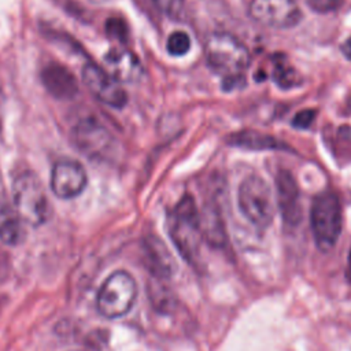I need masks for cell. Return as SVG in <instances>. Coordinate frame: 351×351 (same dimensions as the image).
Here are the masks:
<instances>
[{"mask_svg": "<svg viewBox=\"0 0 351 351\" xmlns=\"http://www.w3.org/2000/svg\"><path fill=\"white\" fill-rule=\"evenodd\" d=\"M207 64L223 80L241 78L251 63L248 48L233 34L217 32L207 37L204 44Z\"/></svg>", "mask_w": 351, "mask_h": 351, "instance_id": "6da1fadb", "label": "cell"}, {"mask_svg": "<svg viewBox=\"0 0 351 351\" xmlns=\"http://www.w3.org/2000/svg\"><path fill=\"white\" fill-rule=\"evenodd\" d=\"M169 234L173 244L189 263L195 265L202 239L200 211L192 196L185 195L173 208L169 218Z\"/></svg>", "mask_w": 351, "mask_h": 351, "instance_id": "7a4b0ae2", "label": "cell"}, {"mask_svg": "<svg viewBox=\"0 0 351 351\" xmlns=\"http://www.w3.org/2000/svg\"><path fill=\"white\" fill-rule=\"evenodd\" d=\"M12 204L18 215L30 226H41L51 217L45 188L33 171H21L12 182Z\"/></svg>", "mask_w": 351, "mask_h": 351, "instance_id": "3957f363", "label": "cell"}, {"mask_svg": "<svg viewBox=\"0 0 351 351\" xmlns=\"http://www.w3.org/2000/svg\"><path fill=\"white\" fill-rule=\"evenodd\" d=\"M311 233L317 248L329 252L335 248L343 228V210L340 199L333 192H321L310 208Z\"/></svg>", "mask_w": 351, "mask_h": 351, "instance_id": "277c9868", "label": "cell"}, {"mask_svg": "<svg viewBox=\"0 0 351 351\" xmlns=\"http://www.w3.org/2000/svg\"><path fill=\"white\" fill-rule=\"evenodd\" d=\"M239 210L255 228L263 230L271 225L276 215V202L267 182L256 174L245 177L237 192Z\"/></svg>", "mask_w": 351, "mask_h": 351, "instance_id": "5b68a950", "label": "cell"}, {"mask_svg": "<svg viewBox=\"0 0 351 351\" xmlns=\"http://www.w3.org/2000/svg\"><path fill=\"white\" fill-rule=\"evenodd\" d=\"M136 298L137 284L132 274L125 270H117L101 284L97 292L96 306L103 317L115 319L126 315L132 310Z\"/></svg>", "mask_w": 351, "mask_h": 351, "instance_id": "8992f818", "label": "cell"}, {"mask_svg": "<svg viewBox=\"0 0 351 351\" xmlns=\"http://www.w3.org/2000/svg\"><path fill=\"white\" fill-rule=\"evenodd\" d=\"M77 149L92 160H107L115 151V140L110 130L96 118H81L71 130Z\"/></svg>", "mask_w": 351, "mask_h": 351, "instance_id": "52a82bcc", "label": "cell"}, {"mask_svg": "<svg viewBox=\"0 0 351 351\" xmlns=\"http://www.w3.org/2000/svg\"><path fill=\"white\" fill-rule=\"evenodd\" d=\"M250 18L266 27L291 29L302 19L296 0H247Z\"/></svg>", "mask_w": 351, "mask_h": 351, "instance_id": "ba28073f", "label": "cell"}, {"mask_svg": "<svg viewBox=\"0 0 351 351\" xmlns=\"http://www.w3.org/2000/svg\"><path fill=\"white\" fill-rule=\"evenodd\" d=\"M82 81L89 92L103 104L112 108H122L128 103V95L114 77L95 63L82 67Z\"/></svg>", "mask_w": 351, "mask_h": 351, "instance_id": "9c48e42d", "label": "cell"}, {"mask_svg": "<svg viewBox=\"0 0 351 351\" xmlns=\"http://www.w3.org/2000/svg\"><path fill=\"white\" fill-rule=\"evenodd\" d=\"M88 184L84 166L74 159H59L51 170L49 185L59 199H73L82 193Z\"/></svg>", "mask_w": 351, "mask_h": 351, "instance_id": "30bf717a", "label": "cell"}, {"mask_svg": "<svg viewBox=\"0 0 351 351\" xmlns=\"http://www.w3.org/2000/svg\"><path fill=\"white\" fill-rule=\"evenodd\" d=\"M277 207L282 221L289 226H296L302 219L300 192L295 177L288 170H280L276 176Z\"/></svg>", "mask_w": 351, "mask_h": 351, "instance_id": "8fae6325", "label": "cell"}, {"mask_svg": "<svg viewBox=\"0 0 351 351\" xmlns=\"http://www.w3.org/2000/svg\"><path fill=\"white\" fill-rule=\"evenodd\" d=\"M106 71L118 82H137L143 77V64L140 59L129 49L115 47L103 58Z\"/></svg>", "mask_w": 351, "mask_h": 351, "instance_id": "7c38bea8", "label": "cell"}, {"mask_svg": "<svg viewBox=\"0 0 351 351\" xmlns=\"http://www.w3.org/2000/svg\"><path fill=\"white\" fill-rule=\"evenodd\" d=\"M144 255L147 267L154 278L165 281L174 274L177 269L176 259L160 239L148 237L144 241Z\"/></svg>", "mask_w": 351, "mask_h": 351, "instance_id": "4fadbf2b", "label": "cell"}, {"mask_svg": "<svg viewBox=\"0 0 351 351\" xmlns=\"http://www.w3.org/2000/svg\"><path fill=\"white\" fill-rule=\"evenodd\" d=\"M44 88L56 99H71L78 92V84L74 74L60 63H48L41 70Z\"/></svg>", "mask_w": 351, "mask_h": 351, "instance_id": "5bb4252c", "label": "cell"}, {"mask_svg": "<svg viewBox=\"0 0 351 351\" xmlns=\"http://www.w3.org/2000/svg\"><path fill=\"white\" fill-rule=\"evenodd\" d=\"M23 239V221L14 208V204L0 193V241L5 245H18Z\"/></svg>", "mask_w": 351, "mask_h": 351, "instance_id": "9a60e30c", "label": "cell"}, {"mask_svg": "<svg viewBox=\"0 0 351 351\" xmlns=\"http://www.w3.org/2000/svg\"><path fill=\"white\" fill-rule=\"evenodd\" d=\"M228 143L234 147L252 151H291L289 145L281 140H277L274 136L256 132V130H240L232 133L228 137Z\"/></svg>", "mask_w": 351, "mask_h": 351, "instance_id": "2e32d148", "label": "cell"}, {"mask_svg": "<svg viewBox=\"0 0 351 351\" xmlns=\"http://www.w3.org/2000/svg\"><path fill=\"white\" fill-rule=\"evenodd\" d=\"M202 239L211 247L222 248L226 244V229L222 215L215 204H206L200 211Z\"/></svg>", "mask_w": 351, "mask_h": 351, "instance_id": "e0dca14e", "label": "cell"}, {"mask_svg": "<svg viewBox=\"0 0 351 351\" xmlns=\"http://www.w3.org/2000/svg\"><path fill=\"white\" fill-rule=\"evenodd\" d=\"M273 80L281 89H292L302 84L299 71L281 55L273 62Z\"/></svg>", "mask_w": 351, "mask_h": 351, "instance_id": "ac0fdd59", "label": "cell"}, {"mask_svg": "<svg viewBox=\"0 0 351 351\" xmlns=\"http://www.w3.org/2000/svg\"><path fill=\"white\" fill-rule=\"evenodd\" d=\"M166 48L170 55L182 56L191 49V37L182 30H176L169 36Z\"/></svg>", "mask_w": 351, "mask_h": 351, "instance_id": "d6986e66", "label": "cell"}, {"mask_svg": "<svg viewBox=\"0 0 351 351\" xmlns=\"http://www.w3.org/2000/svg\"><path fill=\"white\" fill-rule=\"evenodd\" d=\"M151 300L155 307L160 311H170L173 307V296L165 287H159V284H151Z\"/></svg>", "mask_w": 351, "mask_h": 351, "instance_id": "ffe728a7", "label": "cell"}, {"mask_svg": "<svg viewBox=\"0 0 351 351\" xmlns=\"http://www.w3.org/2000/svg\"><path fill=\"white\" fill-rule=\"evenodd\" d=\"M106 33L110 38L125 43L128 37V26L121 18H110L106 22Z\"/></svg>", "mask_w": 351, "mask_h": 351, "instance_id": "44dd1931", "label": "cell"}, {"mask_svg": "<svg viewBox=\"0 0 351 351\" xmlns=\"http://www.w3.org/2000/svg\"><path fill=\"white\" fill-rule=\"evenodd\" d=\"M152 3L166 16L177 18L182 12L185 0H152Z\"/></svg>", "mask_w": 351, "mask_h": 351, "instance_id": "7402d4cb", "label": "cell"}, {"mask_svg": "<svg viewBox=\"0 0 351 351\" xmlns=\"http://www.w3.org/2000/svg\"><path fill=\"white\" fill-rule=\"evenodd\" d=\"M317 118V110L314 108H304L299 112H296V115L292 119V126L295 129H308L313 122Z\"/></svg>", "mask_w": 351, "mask_h": 351, "instance_id": "603a6c76", "label": "cell"}, {"mask_svg": "<svg viewBox=\"0 0 351 351\" xmlns=\"http://www.w3.org/2000/svg\"><path fill=\"white\" fill-rule=\"evenodd\" d=\"M344 0H307V4L311 10L319 14L333 12L343 5Z\"/></svg>", "mask_w": 351, "mask_h": 351, "instance_id": "cb8c5ba5", "label": "cell"}, {"mask_svg": "<svg viewBox=\"0 0 351 351\" xmlns=\"http://www.w3.org/2000/svg\"><path fill=\"white\" fill-rule=\"evenodd\" d=\"M340 51L343 53V56L351 62V37H348L341 45H340Z\"/></svg>", "mask_w": 351, "mask_h": 351, "instance_id": "d4e9b609", "label": "cell"}, {"mask_svg": "<svg viewBox=\"0 0 351 351\" xmlns=\"http://www.w3.org/2000/svg\"><path fill=\"white\" fill-rule=\"evenodd\" d=\"M346 277L351 282V248H350L348 258H347V265H346Z\"/></svg>", "mask_w": 351, "mask_h": 351, "instance_id": "484cf974", "label": "cell"}, {"mask_svg": "<svg viewBox=\"0 0 351 351\" xmlns=\"http://www.w3.org/2000/svg\"><path fill=\"white\" fill-rule=\"evenodd\" d=\"M90 3H96V4H101V3H107L110 0H89Z\"/></svg>", "mask_w": 351, "mask_h": 351, "instance_id": "4316f807", "label": "cell"}, {"mask_svg": "<svg viewBox=\"0 0 351 351\" xmlns=\"http://www.w3.org/2000/svg\"><path fill=\"white\" fill-rule=\"evenodd\" d=\"M350 104H351V101H350Z\"/></svg>", "mask_w": 351, "mask_h": 351, "instance_id": "83f0119b", "label": "cell"}]
</instances>
